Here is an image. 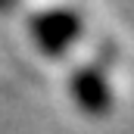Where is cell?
Wrapping results in <instances>:
<instances>
[{"mask_svg": "<svg viewBox=\"0 0 134 134\" xmlns=\"http://www.w3.org/2000/svg\"><path fill=\"white\" fill-rule=\"evenodd\" d=\"M28 34H31V41L37 44V50L44 56L59 59L81 41L84 22L69 6H50V9H41L28 19Z\"/></svg>", "mask_w": 134, "mask_h": 134, "instance_id": "1", "label": "cell"}, {"mask_svg": "<svg viewBox=\"0 0 134 134\" xmlns=\"http://www.w3.org/2000/svg\"><path fill=\"white\" fill-rule=\"evenodd\" d=\"M69 94H72V103L91 115V119H103L112 112V103H115V94H112V81H109V72L103 63H81L69 72Z\"/></svg>", "mask_w": 134, "mask_h": 134, "instance_id": "2", "label": "cell"}, {"mask_svg": "<svg viewBox=\"0 0 134 134\" xmlns=\"http://www.w3.org/2000/svg\"><path fill=\"white\" fill-rule=\"evenodd\" d=\"M19 6V0H0V13H13Z\"/></svg>", "mask_w": 134, "mask_h": 134, "instance_id": "3", "label": "cell"}]
</instances>
